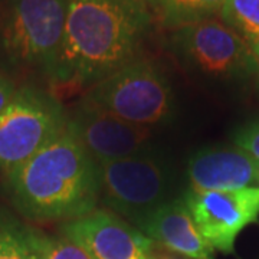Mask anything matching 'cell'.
Instances as JSON below:
<instances>
[{
  "instance_id": "cell-1",
  "label": "cell",
  "mask_w": 259,
  "mask_h": 259,
  "mask_svg": "<svg viewBox=\"0 0 259 259\" xmlns=\"http://www.w3.org/2000/svg\"><path fill=\"white\" fill-rule=\"evenodd\" d=\"M153 20L141 0H71L48 78L56 87L88 90L137 59Z\"/></svg>"
},
{
  "instance_id": "cell-2",
  "label": "cell",
  "mask_w": 259,
  "mask_h": 259,
  "mask_svg": "<svg viewBox=\"0 0 259 259\" xmlns=\"http://www.w3.org/2000/svg\"><path fill=\"white\" fill-rule=\"evenodd\" d=\"M6 177L12 203L37 222L72 221L100 200V164L68 125Z\"/></svg>"
},
{
  "instance_id": "cell-3",
  "label": "cell",
  "mask_w": 259,
  "mask_h": 259,
  "mask_svg": "<svg viewBox=\"0 0 259 259\" xmlns=\"http://www.w3.org/2000/svg\"><path fill=\"white\" fill-rule=\"evenodd\" d=\"M71 0H3L0 49L19 68H39L47 76L62 42Z\"/></svg>"
},
{
  "instance_id": "cell-4",
  "label": "cell",
  "mask_w": 259,
  "mask_h": 259,
  "mask_svg": "<svg viewBox=\"0 0 259 259\" xmlns=\"http://www.w3.org/2000/svg\"><path fill=\"white\" fill-rule=\"evenodd\" d=\"M82 100L143 127L166 121L173 110L166 75L154 62L140 58L91 85Z\"/></svg>"
},
{
  "instance_id": "cell-5",
  "label": "cell",
  "mask_w": 259,
  "mask_h": 259,
  "mask_svg": "<svg viewBox=\"0 0 259 259\" xmlns=\"http://www.w3.org/2000/svg\"><path fill=\"white\" fill-rule=\"evenodd\" d=\"M68 125V114L54 94L18 88L0 114V170L9 175L49 144Z\"/></svg>"
},
{
  "instance_id": "cell-6",
  "label": "cell",
  "mask_w": 259,
  "mask_h": 259,
  "mask_svg": "<svg viewBox=\"0 0 259 259\" xmlns=\"http://www.w3.org/2000/svg\"><path fill=\"white\" fill-rule=\"evenodd\" d=\"M168 192L166 166L150 151L100 164V200L133 226L168 202Z\"/></svg>"
},
{
  "instance_id": "cell-7",
  "label": "cell",
  "mask_w": 259,
  "mask_h": 259,
  "mask_svg": "<svg viewBox=\"0 0 259 259\" xmlns=\"http://www.w3.org/2000/svg\"><path fill=\"white\" fill-rule=\"evenodd\" d=\"M171 47L186 64L210 76L233 78L259 72L246 42L219 19L171 30Z\"/></svg>"
},
{
  "instance_id": "cell-8",
  "label": "cell",
  "mask_w": 259,
  "mask_h": 259,
  "mask_svg": "<svg viewBox=\"0 0 259 259\" xmlns=\"http://www.w3.org/2000/svg\"><path fill=\"white\" fill-rule=\"evenodd\" d=\"M193 221L213 249L233 252L236 236L259 216V187L196 192L183 197Z\"/></svg>"
},
{
  "instance_id": "cell-9",
  "label": "cell",
  "mask_w": 259,
  "mask_h": 259,
  "mask_svg": "<svg viewBox=\"0 0 259 259\" xmlns=\"http://www.w3.org/2000/svg\"><path fill=\"white\" fill-rule=\"evenodd\" d=\"M68 127L98 164L148 153V127L121 120L83 100L68 115Z\"/></svg>"
},
{
  "instance_id": "cell-10",
  "label": "cell",
  "mask_w": 259,
  "mask_h": 259,
  "mask_svg": "<svg viewBox=\"0 0 259 259\" xmlns=\"http://www.w3.org/2000/svg\"><path fill=\"white\" fill-rule=\"evenodd\" d=\"M62 235L79 243L93 259H147L150 239L107 209L68 221Z\"/></svg>"
},
{
  "instance_id": "cell-11",
  "label": "cell",
  "mask_w": 259,
  "mask_h": 259,
  "mask_svg": "<svg viewBox=\"0 0 259 259\" xmlns=\"http://www.w3.org/2000/svg\"><path fill=\"white\" fill-rule=\"evenodd\" d=\"M192 190H239L259 180V161L239 147L203 148L187 163Z\"/></svg>"
},
{
  "instance_id": "cell-12",
  "label": "cell",
  "mask_w": 259,
  "mask_h": 259,
  "mask_svg": "<svg viewBox=\"0 0 259 259\" xmlns=\"http://www.w3.org/2000/svg\"><path fill=\"white\" fill-rule=\"evenodd\" d=\"M148 239L190 259H213V248L200 235L183 199L168 200L136 225Z\"/></svg>"
},
{
  "instance_id": "cell-13",
  "label": "cell",
  "mask_w": 259,
  "mask_h": 259,
  "mask_svg": "<svg viewBox=\"0 0 259 259\" xmlns=\"http://www.w3.org/2000/svg\"><path fill=\"white\" fill-rule=\"evenodd\" d=\"M47 235L0 207V259H44Z\"/></svg>"
},
{
  "instance_id": "cell-14",
  "label": "cell",
  "mask_w": 259,
  "mask_h": 259,
  "mask_svg": "<svg viewBox=\"0 0 259 259\" xmlns=\"http://www.w3.org/2000/svg\"><path fill=\"white\" fill-rule=\"evenodd\" d=\"M226 0H148V9L167 29L183 28L221 15Z\"/></svg>"
},
{
  "instance_id": "cell-15",
  "label": "cell",
  "mask_w": 259,
  "mask_h": 259,
  "mask_svg": "<svg viewBox=\"0 0 259 259\" xmlns=\"http://www.w3.org/2000/svg\"><path fill=\"white\" fill-rule=\"evenodd\" d=\"M219 16L246 42L259 61V0H226Z\"/></svg>"
},
{
  "instance_id": "cell-16",
  "label": "cell",
  "mask_w": 259,
  "mask_h": 259,
  "mask_svg": "<svg viewBox=\"0 0 259 259\" xmlns=\"http://www.w3.org/2000/svg\"><path fill=\"white\" fill-rule=\"evenodd\" d=\"M44 259H93V256L79 243L62 235L59 238L47 236Z\"/></svg>"
},
{
  "instance_id": "cell-17",
  "label": "cell",
  "mask_w": 259,
  "mask_h": 259,
  "mask_svg": "<svg viewBox=\"0 0 259 259\" xmlns=\"http://www.w3.org/2000/svg\"><path fill=\"white\" fill-rule=\"evenodd\" d=\"M235 144L259 161V120L242 127L235 134Z\"/></svg>"
},
{
  "instance_id": "cell-18",
  "label": "cell",
  "mask_w": 259,
  "mask_h": 259,
  "mask_svg": "<svg viewBox=\"0 0 259 259\" xmlns=\"http://www.w3.org/2000/svg\"><path fill=\"white\" fill-rule=\"evenodd\" d=\"M18 91L15 82L5 72H0V114L8 108Z\"/></svg>"
},
{
  "instance_id": "cell-19",
  "label": "cell",
  "mask_w": 259,
  "mask_h": 259,
  "mask_svg": "<svg viewBox=\"0 0 259 259\" xmlns=\"http://www.w3.org/2000/svg\"><path fill=\"white\" fill-rule=\"evenodd\" d=\"M147 259H190L185 256V255H180L175 250L168 249L166 246L160 245L157 242L151 241L147 246Z\"/></svg>"
},
{
  "instance_id": "cell-20",
  "label": "cell",
  "mask_w": 259,
  "mask_h": 259,
  "mask_svg": "<svg viewBox=\"0 0 259 259\" xmlns=\"http://www.w3.org/2000/svg\"><path fill=\"white\" fill-rule=\"evenodd\" d=\"M141 2H143V3H146V5L148 6V0H141Z\"/></svg>"
}]
</instances>
